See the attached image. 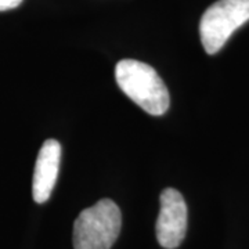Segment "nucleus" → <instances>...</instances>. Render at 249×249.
<instances>
[{
  "instance_id": "obj_1",
  "label": "nucleus",
  "mask_w": 249,
  "mask_h": 249,
  "mask_svg": "<svg viewBox=\"0 0 249 249\" xmlns=\"http://www.w3.org/2000/svg\"><path fill=\"white\" fill-rule=\"evenodd\" d=\"M115 79L121 90L150 115H163L170 104L166 85L151 65L137 60L116 64Z\"/></svg>"
},
{
  "instance_id": "obj_2",
  "label": "nucleus",
  "mask_w": 249,
  "mask_h": 249,
  "mask_svg": "<svg viewBox=\"0 0 249 249\" xmlns=\"http://www.w3.org/2000/svg\"><path fill=\"white\" fill-rule=\"evenodd\" d=\"M122 214L118 205L104 198L83 209L73 224L75 249H111L119 235Z\"/></svg>"
},
{
  "instance_id": "obj_3",
  "label": "nucleus",
  "mask_w": 249,
  "mask_h": 249,
  "mask_svg": "<svg viewBox=\"0 0 249 249\" xmlns=\"http://www.w3.org/2000/svg\"><path fill=\"white\" fill-rule=\"evenodd\" d=\"M249 21V0H217L204 13L199 36L208 54L222 50L230 36Z\"/></svg>"
},
{
  "instance_id": "obj_4",
  "label": "nucleus",
  "mask_w": 249,
  "mask_h": 249,
  "mask_svg": "<svg viewBox=\"0 0 249 249\" xmlns=\"http://www.w3.org/2000/svg\"><path fill=\"white\" fill-rule=\"evenodd\" d=\"M160 209L155 226L160 247L175 249L183 242L187 231V205L175 188H166L160 196Z\"/></svg>"
},
{
  "instance_id": "obj_5",
  "label": "nucleus",
  "mask_w": 249,
  "mask_h": 249,
  "mask_svg": "<svg viewBox=\"0 0 249 249\" xmlns=\"http://www.w3.org/2000/svg\"><path fill=\"white\" fill-rule=\"evenodd\" d=\"M61 160V145L57 140H46L37 154L32 180V196L37 204L46 202L57 183Z\"/></svg>"
},
{
  "instance_id": "obj_6",
  "label": "nucleus",
  "mask_w": 249,
  "mask_h": 249,
  "mask_svg": "<svg viewBox=\"0 0 249 249\" xmlns=\"http://www.w3.org/2000/svg\"><path fill=\"white\" fill-rule=\"evenodd\" d=\"M21 3H22V0H0V11L16 9Z\"/></svg>"
}]
</instances>
